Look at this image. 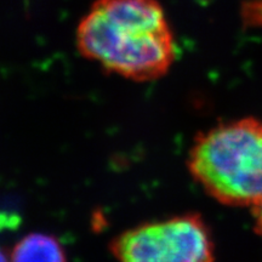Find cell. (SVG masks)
<instances>
[{
    "instance_id": "6da1fadb",
    "label": "cell",
    "mask_w": 262,
    "mask_h": 262,
    "mask_svg": "<svg viewBox=\"0 0 262 262\" xmlns=\"http://www.w3.org/2000/svg\"><path fill=\"white\" fill-rule=\"evenodd\" d=\"M75 40L81 56L139 83L164 77L178 51L158 0H95Z\"/></svg>"
},
{
    "instance_id": "7a4b0ae2",
    "label": "cell",
    "mask_w": 262,
    "mask_h": 262,
    "mask_svg": "<svg viewBox=\"0 0 262 262\" xmlns=\"http://www.w3.org/2000/svg\"><path fill=\"white\" fill-rule=\"evenodd\" d=\"M187 166L217 202L253 206L262 198V120H232L198 135Z\"/></svg>"
},
{
    "instance_id": "3957f363",
    "label": "cell",
    "mask_w": 262,
    "mask_h": 262,
    "mask_svg": "<svg viewBox=\"0 0 262 262\" xmlns=\"http://www.w3.org/2000/svg\"><path fill=\"white\" fill-rule=\"evenodd\" d=\"M118 262H214L210 229L198 214L146 222L111 241Z\"/></svg>"
},
{
    "instance_id": "277c9868",
    "label": "cell",
    "mask_w": 262,
    "mask_h": 262,
    "mask_svg": "<svg viewBox=\"0 0 262 262\" xmlns=\"http://www.w3.org/2000/svg\"><path fill=\"white\" fill-rule=\"evenodd\" d=\"M10 262H67V257L54 235L29 233L12 249Z\"/></svg>"
},
{
    "instance_id": "5b68a950",
    "label": "cell",
    "mask_w": 262,
    "mask_h": 262,
    "mask_svg": "<svg viewBox=\"0 0 262 262\" xmlns=\"http://www.w3.org/2000/svg\"><path fill=\"white\" fill-rule=\"evenodd\" d=\"M242 12H243V21L245 25L262 27V0L245 3Z\"/></svg>"
},
{
    "instance_id": "8992f818",
    "label": "cell",
    "mask_w": 262,
    "mask_h": 262,
    "mask_svg": "<svg viewBox=\"0 0 262 262\" xmlns=\"http://www.w3.org/2000/svg\"><path fill=\"white\" fill-rule=\"evenodd\" d=\"M251 208H253L254 212L255 231H256L258 234L262 235V198L258 202L255 203Z\"/></svg>"
},
{
    "instance_id": "52a82bcc",
    "label": "cell",
    "mask_w": 262,
    "mask_h": 262,
    "mask_svg": "<svg viewBox=\"0 0 262 262\" xmlns=\"http://www.w3.org/2000/svg\"><path fill=\"white\" fill-rule=\"evenodd\" d=\"M0 262H10V257L6 256V254L2 249H0Z\"/></svg>"
}]
</instances>
